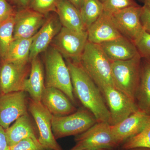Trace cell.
Listing matches in <instances>:
<instances>
[{
    "instance_id": "obj_4",
    "label": "cell",
    "mask_w": 150,
    "mask_h": 150,
    "mask_svg": "<svg viewBox=\"0 0 150 150\" xmlns=\"http://www.w3.org/2000/svg\"><path fill=\"white\" fill-rule=\"evenodd\" d=\"M142 57L139 54L125 61L111 62L114 87L135 101L139 83Z\"/></svg>"
},
{
    "instance_id": "obj_11",
    "label": "cell",
    "mask_w": 150,
    "mask_h": 150,
    "mask_svg": "<svg viewBox=\"0 0 150 150\" xmlns=\"http://www.w3.org/2000/svg\"><path fill=\"white\" fill-rule=\"evenodd\" d=\"M142 6H133L110 14L121 35L134 43L144 30L141 21Z\"/></svg>"
},
{
    "instance_id": "obj_12",
    "label": "cell",
    "mask_w": 150,
    "mask_h": 150,
    "mask_svg": "<svg viewBox=\"0 0 150 150\" xmlns=\"http://www.w3.org/2000/svg\"><path fill=\"white\" fill-rule=\"evenodd\" d=\"M30 71L27 64L2 62L0 67V85L2 95L24 91L25 84Z\"/></svg>"
},
{
    "instance_id": "obj_29",
    "label": "cell",
    "mask_w": 150,
    "mask_h": 150,
    "mask_svg": "<svg viewBox=\"0 0 150 150\" xmlns=\"http://www.w3.org/2000/svg\"><path fill=\"white\" fill-rule=\"evenodd\" d=\"M134 43L142 58L150 59V33L144 30Z\"/></svg>"
},
{
    "instance_id": "obj_34",
    "label": "cell",
    "mask_w": 150,
    "mask_h": 150,
    "mask_svg": "<svg viewBox=\"0 0 150 150\" xmlns=\"http://www.w3.org/2000/svg\"><path fill=\"white\" fill-rule=\"evenodd\" d=\"M70 3L80 10L85 0H68Z\"/></svg>"
},
{
    "instance_id": "obj_30",
    "label": "cell",
    "mask_w": 150,
    "mask_h": 150,
    "mask_svg": "<svg viewBox=\"0 0 150 150\" xmlns=\"http://www.w3.org/2000/svg\"><path fill=\"white\" fill-rule=\"evenodd\" d=\"M10 150H46L38 140L26 138L10 147Z\"/></svg>"
},
{
    "instance_id": "obj_27",
    "label": "cell",
    "mask_w": 150,
    "mask_h": 150,
    "mask_svg": "<svg viewBox=\"0 0 150 150\" xmlns=\"http://www.w3.org/2000/svg\"><path fill=\"white\" fill-rule=\"evenodd\" d=\"M59 0H30L29 8L39 13L44 15L56 12V6Z\"/></svg>"
},
{
    "instance_id": "obj_28",
    "label": "cell",
    "mask_w": 150,
    "mask_h": 150,
    "mask_svg": "<svg viewBox=\"0 0 150 150\" xmlns=\"http://www.w3.org/2000/svg\"><path fill=\"white\" fill-rule=\"evenodd\" d=\"M103 4L104 11L109 14L129 7L139 5L134 0H105Z\"/></svg>"
},
{
    "instance_id": "obj_6",
    "label": "cell",
    "mask_w": 150,
    "mask_h": 150,
    "mask_svg": "<svg viewBox=\"0 0 150 150\" xmlns=\"http://www.w3.org/2000/svg\"><path fill=\"white\" fill-rule=\"evenodd\" d=\"M76 145L71 150H95L113 149L119 145L108 122H97L83 133L76 136Z\"/></svg>"
},
{
    "instance_id": "obj_8",
    "label": "cell",
    "mask_w": 150,
    "mask_h": 150,
    "mask_svg": "<svg viewBox=\"0 0 150 150\" xmlns=\"http://www.w3.org/2000/svg\"><path fill=\"white\" fill-rule=\"evenodd\" d=\"M100 90L110 112V125L119 123L139 110L135 100L113 86H105Z\"/></svg>"
},
{
    "instance_id": "obj_2",
    "label": "cell",
    "mask_w": 150,
    "mask_h": 150,
    "mask_svg": "<svg viewBox=\"0 0 150 150\" xmlns=\"http://www.w3.org/2000/svg\"><path fill=\"white\" fill-rule=\"evenodd\" d=\"M79 64L100 89L105 86H114L111 75V62L99 44L88 41Z\"/></svg>"
},
{
    "instance_id": "obj_5",
    "label": "cell",
    "mask_w": 150,
    "mask_h": 150,
    "mask_svg": "<svg viewBox=\"0 0 150 150\" xmlns=\"http://www.w3.org/2000/svg\"><path fill=\"white\" fill-rule=\"evenodd\" d=\"M93 114L85 108H81L69 115H53L52 129L56 139L83 133L97 123Z\"/></svg>"
},
{
    "instance_id": "obj_3",
    "label": "cell",
    "mask_w": 150,
    "mask_h": 150,
    "mask_svg": "<svg viewBox=\"0 0 150 150\" xmlns=\"http://www.w3.org/2000/svg\"><path fill=\"white\" fill-rule=\"evenodd\" d=\"M45 67V87L59 89L73 103H76L69 68L62 54L54 47L46 53Z\"/></svg>"
},
{
    "instance_id": "obj_17",
    "label": "cell",
    "mask_w": 150,
    "mask_h": 150,
    "mask_svg": "<svg viewBox=\"0 0 150 150\" xmlns=\"http://www.w3.org/2000/svg\"><path fill=\"white\" fill-rule=\"evenodd\" d=\"M41 102L54 116H65L76 110L67 95L55 88H45L41 97Z\"/></svg>"
},
{
    "instance_id": "obj_31",
    "label": "cell",
    "mask_w": 150,
    "mask_h": 150,
    "mask_svg": "<svg viewBox=\"0 0 150 150\" xmlns=\"http://www.w3.org/2000/svg\"><path fill=\"white\" fill-rule=\"evenodd\" d=\"M13 10L6 0H0V22L15 15Z\"/></svg>"
},
{
    "instance_id": "obj_33",
    "label": "cell",
    "mask_w": 150,
    "mask_h": 150,
    "mask_svg": "<svg viewBox=\"0 0 150 150\" xmlns=\"http://www.w3.org/2000/svg\"><path fill=\"white\" fill-rule=\"evenodd\" d=\"M0 150H10L6 136L5 130L0 126Z\"/></svg>"
},
{
    "instance_id": "obj_13",
    "label": "cell",
    "mask_w": 150,
    "mask_h": 150,
    "mask_svg": "<svg viewBox=\"0 0 150 150\" xmlns=\"http://www.w3.org/2000/svg\"><path fill=\"white\" fill-rule=\"evenodd\" d=\"M14 19V40L33 37L46 21L44 15L29 7L25 8L15 14Z\"/></svg>"
},
{
    "instance_id": "obj_24",
    "label": "cell",
    "mask_w": 150,
    "mask_h": 150,
    "mask_svg": "<svg viewBox=\"0 0 150 150\" xmlns=\"http://www.w3.org/2000/svg\"><path fill=\"white\" fill-rule=\"evenodd\" d=\"M79 11L87 29L102 15L104 11L103 4L100 0H85Z\"/></svg>"
},
{
    "instance_id": "obj_39",
    "label": "cell",
    "mask_w": 150,
    "mask_h": 150,
    "mask_svg": "<svg viewBox=\"0 0 150 150\" xmlns=\"http://www.w3.org/2000/svg\"><path fill=\"white\" fill-rule=\"evenodd\" d=\"M2 95L1 89V85H0V97Z\"/></svg>"
},
{
    "instance_id": "obj_26",
    "label": "cell",
    "mask_w": 150,
    "mask_h": 150,
    "mask_svg": "<svg viewBox=\"0 0 150 150\" xmlns=\"http://www.w3.org/2000/svg\"><path fill=\"white\" fill-rule=\"evenodd\" d=\"M137 148L150 149V116L146 125L140 133L126 140L121 145V149L127 150Z\"/></svg>"
},
{
    "instance_id": "obj_38",
    "label": "cell",
    "mask_w": 150,
    "mask_h": 150,
    "mask_svg": "<svg viewBox=\"0 0 150 150\" xmlns=\"http://www.w3.org/2000/svg\"><path fill=\"white\" fill-rule=\"evenodd\" d=\"M95 150H114V149H100Z\"/></svg>"
},
{
    "instance_id": "obj_25",
    "label": "cell",
    "mask_w": 150,
    "mask_h": 150,
    "mask_svg": "<svg viewBox=\"0 0 150 150\" xmlns=\"http://www.w3.org/2000/svg\"><path fill=\"white\" fill-rule=\"evenodd\" d=\"M14 15L0 22V57L2 61L5 58L11 43L14 40Z\"/></svg>"
},
{
    "instance_id": "obj_32",
    "label": "cell",
    "mask_w": 150,
    "mask_h": 150,
    "mask_svg": "<svg viewBox=\"0 0 150 150\" xmlns=\"http://www.w3.org/2000/svg\"><path fill=\"white\" fill-rule=\"evenodd\" d=\"M141 21L144 30L150 33V11L144 6H142Z\"/></svg>"
},
{
    "instance_id": "obj_21",
    "label": "cell",
    "mask_w": 150,
    "mask_h": 150,
    "mask_svg": "<svg viewBox=\"0 0 150 150\" xmlns=\"http://www.w3.org/2000/svg\"><path fill=\"white\" fill-rule=\"evenodd\" d=\"M135 101L139 110L150 115V59L142 58L139 83Z\"/></svg>"
},
{
    "instance_id": "obj_22",
    "label": "cell",
    "mask_w": 150,
    "mask_h": 150,
    "mask_svg": "<svg viewBox=\"0 0 150 150\" xmlns=\"http://www.w3.org/2000/svg\"><path fill=\"white\" fill-rule=\"evenodd\" d=\"M5 132L8 143L10 147L26 138L38 140L28 114L18 118L11 126L5 130Z\"/></svg>"
},
{
    "instance_id": "obj_1",
    "label": "cell",
    "mask_w": 150,
    "mask_h": 150,
    "mask_svg": "<svg viewBox=\"0 0 150 150\" xmlns=\"http://www.w3.org/2000/svg\"><path fill=\"white\" fill-rule=\"evenodd\" d=\"M74 93L84 107L89 110L97 122L109 123L110 114L101 91L79 63L67 60Z\"/></svg>"
},
{
    "instance_id": "obj_19",
    "label": "cell",
    "mask_w": 150,
    "mask_h": 150,
    "mask_svg": "<svg viewBox=\"0 0 150 150\" xmlns=\"http://www.w3.org/2000/svg\"><path fill=\"white\" fill-rule=\"evenodd\" d=\"M29 77L25 84L24 91L29 93L30 98L41 102L45 89V76L43 65L38 57L31 60Z\"/></svg>"
},
{
    "instance_id": "obj_40",
    "label": "cell",
    "mask_w": 150,
    "mask_h": 150,
    "mask_svg": "<svg viewBox=\"0 0 150 150\" xmlns=\"http://www.w3.org/2000/svg\"><path fill=\"white\" fill-rule=\"evenodd\" d=\"M100 1L103 4V3L105 2V0H100Z\"/></svg>"
},
{
    "instance_id": "obj_18",
    "label": "cell",
    "mask_w": 150,
    "mask_h": 150,
    "mask_svg": "<svg viewBox=\"0 0 150 150\" xmlns=\"http://www.w3.org/2000/svg\"><path fill=\"white\" fill-rule=\"evenodd\" d=\"M99 45L111 62L129 60L139 54L134 42L123 36Z\"/></svg>"
},
{
    "instance_id": "obj_10",
    "label": "cell",
    "mask_w": 150,
    "mask_h": 150,
    "mask_svg": "<svg viewBox=\"0 0 150 150\" xmlns=\"http://www.w3.org/2000/svg\"><path fill=\"white\" fill-rule=\"evenodd\" d=\"M25 92L4 94L0 97V126L5 130L22 115L28 114Z\"/></svg>"
},
{
    "instance_id": "obj_16",
    "label": "cell",
    "mask_w": 150,
    "mask_h": 150,
    "mask_svg": "<svg viewBox=\"0 0 150 150\" xmlns=\"http://www.w3.org/2000/svg\"><path fill=\"white\" fill-rule=\"evenodd\" d=\"M88 40L100 44L123 36L112 21L110 14L103 11L99 18L87 29Z\"/></svg>"
},
{
    "instance_id": "obj_9",
    "label": "cell",
    "mask_w": 150,
    "mask_h": 150,
    "mask_svg": "<svg viewBox=\"0 0 150 150\" xmlns=\"http://www.w3.org/2000/svg\"><path fill=\"white\" fill-rule=\"evenodd\" d=\"M28 110L37 126L38 142L46 150H62L54 137L52 129L53 115L41 102L31 98L28 103Z\"/></svg>"
},
{
    "instance_id": "obj_36",
    "label": "cell",
    "mask_w": 150,
    "mask_h": 150,
    "mask_svg": "<svg viewBox=\"0 0 150 150\" xmlns=\"http://www.w3.org/2000/svg\"><path fill=\"white\" fill-rule=\"evenodd\" d=\"M139 1L143 3L144 6L147 8L150 11V0H139Z\"/></svg>"
},
{
    "instance_id": "obj_20",
    "label": "cell",
    "mask_w": 150,
    "mask_h": 150,
    "mask_svg": "<svg viewBox=\"0 0 150 150\" xmlns=\"http://www.w3.org/2000/svg\"><path fill=\"white\" fill-rule=\"evenodd\" d=\"M56 13L63 27L75 31H87L80 12L68 0H59Z\"/></svg>"
},
{
    "instance_id": "obj_35",
    "label": "cell",
    "mask_w": 150,
    "mask_h": 150,
    "mask_svg": "<svg viewBox=\"0 0 150 150\" xmlns=\"http://www.w3.org/2000/svg\"><path fill=\"white\" fill-rule=\"evenodd\" d=\"M20 5L24 7V8H27L28 6L30 0H16Z\"/></svg>"
},
{
    "instance_id": "obj_15",
    "label": "cell",
    "mask_w": 150,
    "mask_h": 150,
    "mask_svg": "<svg viewBox=\"0 0 150 150\" xmlns=\"http://www.w3.org/2000/svg\"><path fill=\"white\" fill-rule=\"evenodd\" d=\"M62 27L58 16H52L46 19L43 26L33 37L30 53V61L47 50Z\"/></svg>"
},
{
    "instance_id": "obj_23",
    "label": "cell",
    "mask_w": 150,
    "mask_h": 150,
    "mask_svg": "<svg viewBox=\"0 0 150 150\" xmlns=\"http://www.w3.org/2000/svg\"><path fill=\"white\" fill-rule=\"evenodd\" d=\"M34 36L29 38L13 40L3 62L27 64L30 60V53Z\"/></svg>"
},
{
    "instance_id": "obj_37",
    "label": "cell",
    "mask_w": 150,
    "mask_h": 150,
    "mask_svg": "<svg viewBox=\"0 0 150 150\" xmlns=\"http://www.w3.org/2000/svg\"><path fill=\"white\" fill-rule=\"evenodd\" d=\"M127 150H150V149L147 148H137Z\"/></svg>"
},
{
    "instance_id": "obj_14",
    "label": "cell",
    "mask_w": 150,
    "mask_h": 150,
    "mask_svg": "<svg viewBox=\"0 0 150 150\" xmlns=\"http://www.w3.org/2000/svg\"><path fill=\"white\" fill-rule=\"evenodd\" d=\"M150 115L139 110L114 125H111L112 134L119 146L131 137L139 134L146 125Z\"/></svg>"
},
{
    "instance_id": "obj_7",
    "label": "cell",
    "mask_w": 150,
    "mask_h": 150,
    "mask_svg": "<svg viewBox=\"0 0 150 150\" xmlns=\"http://www.w3.org/2000/svg\"><path fill=\"white\" fill-rule=\"evenodd\" d=\"M88 41L87 31H75L62 26L52 43L53 47L63 57L74 63H79Z\"/></svg>"
}]
</instances>
